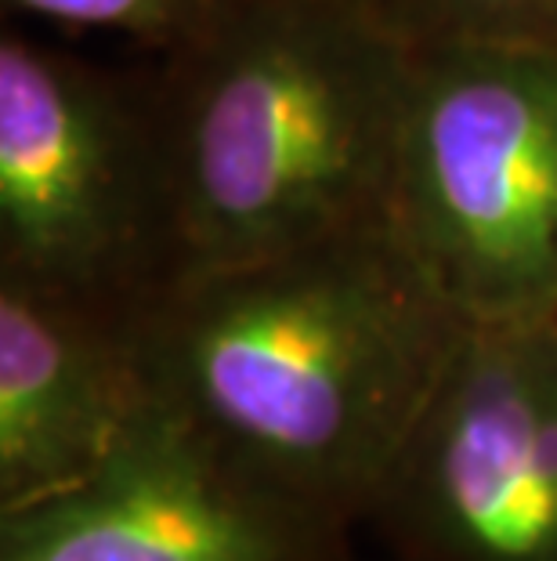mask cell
<instances>
[{"label":"cell","mask_w":557,"mask_h":561,"mask_svg":"<svg viewBox=\"0 0 557 561\" xmlns=\"http://www.w3.org/2000/svg\"><path fill=\"white\" fill-rule=\"evenodd\" d=\"M127 319L152 396L340 525L373 515L471 327L387 221L163 272Z\"/></svg>","instance_id":"6da1fadb"},{"label":"cell","mask_w":557,"mask_h":561,"mask_svg":"<svg viewBox=\"0 0 557 561\" xmlns=\"http://www.w3.org/2000/svg\"><path fill=\"white\" fill-rule=\"evenodd\" d=\"M409 77L413 47L370 0H224L149 99L163 272L384 225Z\"/></svg>","instance_id":"7a4b0ae2"},{"label":"cell","mask_w":557,"mask_h":561,"mask_svg":"<svg viewBox=\"0 0 557 561\" xmlns=\"http://www.w3.org/2000/svg\"><path fill=\"white\" fill-rule=\"evenodd\" d=\"M387 225L471 322L557 316V47L413 51Z\"/></svg>","instance_id":"3957f363"},{"label":"cell","mask_w":557,"mask_h":561,"mask_svg":"<svg viewBox=\"0 0 557 561\" xmlns=\"http://www.w3.org/2000/svg\"><path fill=\"white\" fill-rule=\"evenodd\" d=\"M167 268L149 99L0 37V276L127 305Z\"/></svg>","instance_id":"277c9868"},{"label":"cell","mask_w":557,"mask_h":561,"mask_svg":"<svg viewBox=\"0 0 557 561\" xmlns=\"http://www.w3.org/2000/svg\"><path fill=\"white\" fill-rule=\"evenodd\" d=\"M370 518L413 561H557V316L471 322Z\"/></svg>","instance_id":"5b68a950"},{"label":"cell","mask_w":557,"mask_h":561,"mask_svg":"<svg viewBox=\"0 0 557 561\" xmlns=\"http://www.w3.org/2000/svg\"><path fill=\"white\" fill-rule=\"evenodd\" d=\"M344 529L152 396L91 479L0 515V561H340Z\"/></svg>","instance_id":"8992f818"},{"label":"cell","mask_w":557,"mask_h":561,"mask_svg":"<svg viewBox=\"0 0 557 561\" xmlns=\"http://www.w3.org/2000/svg\"><path fill=\"white\" fill-rule=\"evenodd\" d=\"M149 402L127 305L0 276V515L91 479Z\"/></svg>","instance_id":"52a82bcc"},{"label":"cell","mask_w":557,"mask_h":561,"mask_svg":"<svg viewBox=\"0 0 557 561\" xmlns=\"http://www.w3.org/2000/svg\"><path fill=\"white\" fill-rule=\"evenodd\" d=\"M413 51L557 47V0H370Z\"/></svg>","instance_id":"ba28073f"},{"label":"cell","mask_w":557,"mask_h":561,"mask_svg":"<svg viewBox=\"0 0 557 561\" xmlns=\"http://www.w3.org/2000/svg\"><path fill=\"white\" fill-rule=\"evenodd\" d=\"M4 4L66 30L116 33L167 55L171 47L193 37L224 0H4Z\"/></svg>","instance_id":"9c48e42d"}]
</instances>
